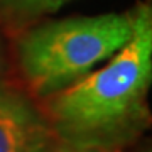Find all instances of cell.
<instances>
[{
    "mask_svg": "<svg viewBox=\"0 0 152 152\" xmlns=\"http://www.w3.org/2000/svg\"><path fill=\"white\" fill-rule=\"evenodd\" d=\"M132 37L105 64L48 96L49 125L58 140L120 151L144 134L151 112L152 7L130 10Z\"/></svg>",
    "mask_w": 152,
    "mask_h": 152,
    "instance_id": "obj_1",
    "label": "cell"
},
{
    "mask_svg": "<svg viewBox=\"0 0 152 152\" xmlns=\"http://www.w3.org/2000/svg\"><path fill=\"white\" fill-rule=\"evenodd\" d=\"M130 37V12L32 24L17 37V66L29 90L48 98L108 61Z\"/></svg>",
    "mask_w": 152,
    "mask_h": 152,
    "instance_id": "obj_2",
    "label": "cell"
},
{
    "mask_svg": "<svg viewBox=\"0 0 152 152\" xmlns=\"http://www.w3.org/2000/svg\"><path fill=\"white\" fill-rule=\"evenodd\" d=\"M56 135L24 93L0 85V152H48Z\"/></svg>",
    "mask_w": 152,
    "mask_h": 152,
    "instance_id": "obj_3",
    "label": "cell"
},
{
    "mask_svg": "<svg viewBox=\"0 0 152 152\" xmlns=\"http://www.w3.org/2000/svg\"><path fill=\"white\" fill-rule=\"evenodd\" d=\"M71 0H0V24L10 31H24L39 19L56 14Z\"/></svg>",
    "mask_w": 152,
    "mask_h": 152,
    "instance_id": "obj_4",
    "label": "cell"
},
{
    "mask_svg": "<svg viewBox=\"0 0 152 152\" xmlns=\"http://www.w3.org/2000/svg\"><path fill=\"white\" fill-rule=\"evenodd\" d=\"M48 152H120V151H107V149H98V147H85V145H76L69 142L58 140L51 145Z\"/></svg>",
    "mask_w": 152,
    "mask_h": 152,
    "instance_id": "obj_5",
    "label": "cell"
},
{
    "mask_svg": "<svg viewBox=\"0 0 152 152\" xmlns=\"http://www.w3.org/2000/svg\"><path fill=\"white\" fill-rule=\"evenodd\" d=\"M4 68V53H2V42H0V71Z\"/></svg>",
    "mask_w": 152,
    "mask_h": 152,
    "instance_id": "obj_6",
    "label": "cell"
},
{
    "mask_svg": "<svg viewBox=\"0 0 152 152\" xmlns=\"http://www.w3.org/2000/svg\"><path fill=\"white\" fill-rule=\"evenodd\" d=\"M147 152H149V151H147Z\"/></svg>",
    "mask_w": 152,
    "mask_h": 152,
    "instance_id": "obj_7",
    "label": "cell"
}]
</instances>
